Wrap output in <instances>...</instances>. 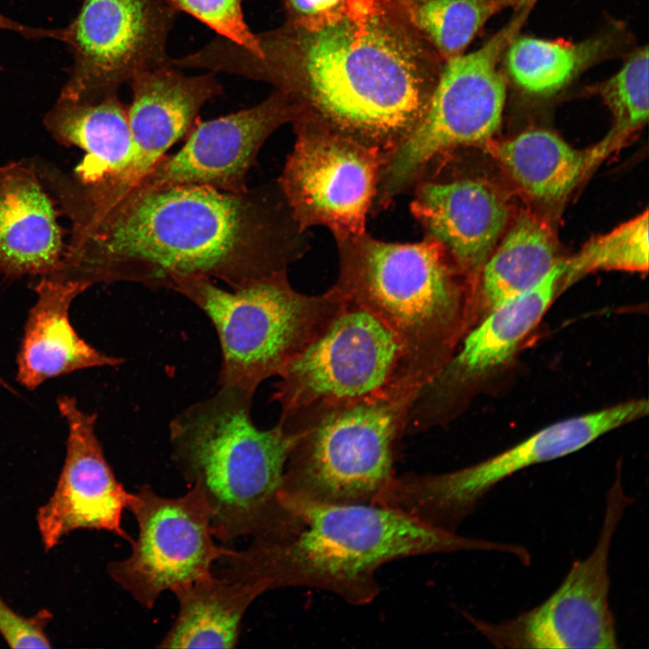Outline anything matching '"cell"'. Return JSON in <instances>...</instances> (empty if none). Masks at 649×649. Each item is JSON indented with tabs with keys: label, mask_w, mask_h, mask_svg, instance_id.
<instances>
[{
	"label": "cell",
	"mask_w": 649,
	"mask_h": 649,
	"mask_svg": "<svg viewBox=\"0 0 649 649\" xmlns=\"http://www.w3.org/2000/svg\"><path fill=\"white\" fill-rule=\"evenodd\" d=\"M558 261L547 227L532 216L519 217L480 270L485 306L490 311L532 288Z\"/></svg>",
	"instance_id": "cell-26"
},
{
	"label": "cell",
	"mask_w": 649,
	"mask_h": 649,
	"mask_svg": "<svg viewBox=\"0 0 649 649\" xmlns=\"http://www.w3.org/2000/svg\"><path fill=\"white\" fill-rule=\"evenodd\" d=\"M171 592L178 611L159 648H234L247 609L265 593L257 583L213 571Z\"/></svg>",
	"instance_id": "cell-23"
},
{
	"label": "cell",
	"mask_w": 649,
	"mask_h": 649,
	"mask_svg": "<svg viewBox=\"0 0 649 649\" xmlns=\"http://www.w3.org/2000/svg\"><path fill=\"white\" fill-rule=\"evenodd\" d=\"M177 12H184L224 37L249 50L259 53L253 33L242 11L243 0H165Z\"/></svg>",
	"instance_id": "cell-30"
},
{
	"label": "cell",
	"mask_w": 649,
	"mask_h": 649,
	"mask_svg": "<svg viewBox=\"0 0 649 649\" xmlns=\"http://www.w3.org/2000/svg\"><path fill=\"white\" fill-rule=\"evenodd\" d=\"M126 509L137 522V538L129 555L110 562L107 571L145 608L151 609L164 591L211 573L230 551L216 544L207 503L195 487L169 498L143 484L129 492Z\"/></svg>",
	"instance_id": "cell-13"
},
{
	"label": "cell",
	"mask_w": 649,
	"mask_h": 649,
	"mask_svg": "<svg viewBox=\"0 0 649 649\" xmlns=\"http://www.w3.org/2000/svg\"><path fill=\"white\" fill-rule=\"evenodd\" d=\"M230 289L202 276L178 278L172 286L215 329L222 354L219 386L251 393L279 376L343 301L334 286L318 295L297 291L287 270Z\"/></svg>",
	"instance_id": "cell-7"
},
{
	"label": "cell",
	"mask_w": 649,
	"mask_h": 649,
	"mask_svg": "<svg viewBox=\"0 0 649 649\" xmlns=\"http://www.w3.org/2000/svg\"><path fill=\"white\" fill-rule=\"evenodd\" d=\"M60 211L31 159L0 166V273L50 276L63 267Z\"/></svg>",
	"instance_id": "cell-20"
},
{
	"label": "cell",
	"mask_w": 649,
	"mask_h": 649,
	"mask_svg": "<svg viewBox=\"0 0 649 649\" xmlns=\"http://www.w3.org/2000/svg\"><path fill=\"white\" fill-rule=\"evenodd\" d=\"M648 211L614 230L590 240L564 260L561 288L597 270L646 272L648 270Z\"/></svg>",
	"instance_id": "cell-29"
},
{
	"label": "cell",
	"mask_w": 649,
	"mask_h": 649,
	"mask_svg": "<svg viewBox=\"0 0 649 649\" xmlns=\"http://www.w3.org/2000/svg\"><path fill=\"white\" fill-rule=\"evenodd\" d=\"M47 187L71 224L56 275L87 288L172 289L187 276L236 288L287 270L306 245L277 183L240 193L190 185L114 192L59 169Z\"/></svg>",
	"instance_id": "cell-1"
},
{
	"label": "cell",
	"mask_w": 649,
	"mask_h": 649,
	"mask_svg": "<svg viewBox=\"0 0 649 649\" xmlns=\"http://www.w3.org/2000/svg\"><path fill=\"white\" fill-rule=\"evenodd\" d=\"M617 36L612 32L579 42L517 37L507 46V70L523 92L549 96L614 51L618 44Z\"/></svg>",
	"instance_id": "cell-25"
},
{
	"label": "cell",
	"mask_w": 649,
	"mask_h": 649,
	"mask_svg": "<svg viewBox=\"0 0 649 649\" xmlns=\"http://www.w3.org/2000/svg\"><path fill=\"white\" fill-rule=\"evenodd\" d=\"M277 184L299 228L324 226L335 239L365 233L385 156L305 119Z\"/></svg>",
	"instance_id": "cell-12"
},
{
	"label": "cell",
	"mask_w": 649,
	"mask_h": 649,
	"mask_svg": "<svg viewBox=\"0 0 649 649\" xmlns=\"http://www.w3.org/2000/svg\"><path fill=\"white\" fill-rule=\"evenodd\" d=\"M646 399H632L558 421L512 447L467 467L441 473L395 476L378 503L425 524L457 532L501 480L532 465L577 452L603 434L648 414Z\"/></svg>",
	"instance_id": "cell-10"
},
{
	"label": "cell",
	"mask_w": 649,
	"mask_h": 649,
	"mask_svg": "<svg viewBox=\"0 0 649 649\" xmlns=\"http://www.w3.org/2000/svg\"><path fill=\"white\" fill-rule=\"evenodd\" d=\"M0 29L17 32L29 39H56V29L34 28L21 24L0 13Z\"/></svg>",
	"instance_id": "cell-33"
},
{
	"label": "cell",
	"mask_w": 649,
	"mask_h": 649,
	"mask_svg": "<svg viewBox=\"0 0 649 649\" xmlns=\"http://www.w3.org/2000/svg\"><path fill=\"white\" fill-rule=\"evenodd\" d=\"M259 53L220 36L201 69L272 84L312 121L386 157L424 115L444 60L402 0H343L321 15L256 34Z\"/></svg>",
	"instance_id": "cell-2"
},
{
	"label": "cell",
	"mask_w": 649,
	"mask_h": 649,
	"mask_svg": "<svg viewBox=\"0 0 649 649\" xmlns=\"http://www.w3.org/2000/svg\"><path fill=\"white\" fill-rule=\"evenodd\" d=\"M17 354V381L33 390L48 379L95 367H116L123 359L100 352L81 338L69 320L73 300L87 288L56 275L42 276L33 287Z\"/></svg>",
	"instance_id": "cell-21"
},
{
	"label": "cell",
	"mask_w": 649,
	"mask_h": 649,
	"mask_svg": "<svg viewBox=\"0 0 649 649\" xmlns=\"http://www.w3.org/2000/svg\"><path fill=\"white\" fill-rule=\"evenodd\" d=\"M410 210L465 273L480 271L507 220L506 203L477 179L420 180Z\"/></svg>",
	"instance_id": "cell-19"
},
{
	"label": "cell",
	"mask_w": 649,
	"mask_h": 649,
	"mask_svg": "<svg viewBox=\"0 0 649 649\" xmlns=\"http://www.w3.org/2000/svg\"><path fill=\"white\" fill-rule=\"evenodd\" d=\"M631 503L617 475L607 493L594 549L572 564L560 587L542 604L498 623L466 617L498 648H618L608 602V558L615 532Z\"/></svg>",
	"instance_id": "cell-11"
},
{
	"label": "cell",
	"mask_w": 649,
	"mask_h": 649,
	"mask_svg": "<svg viewBox=\"0 0 649 649\" xmlns=\"http://www.w3.org/2000/svg\"><path fill=\"white\" fill-rule=\"evenodd\" d=\"M563 272L564 260H559L535 286L493 308L479 324L462 334L461 345L413 401L407 431L420 433L447 421L467 388L514 354L545 314Z\"/></svg>",
	"instance_id": "cell-15"
},
{
	"label": "cell",
	"mask_w": 649,
	"mask_h": 649,
	"mask_svg": "<svg viewBox=\"0 0 649 649\" xmlns=\"http://www.w3.org/2000/svg\"><path fill=\"white\" fill-rule=\"evenodd\" d=\"M0 386L4 388L14 392L13 388L0 376Z\"/></svg>",
	"instance_id": "cell-34"
},
{
	"label": "cell",
	"mask_w": 649,
	"mask_h": 649,
	"mask_svg": "<svg viewBox=\"0 0 649 649\" xmlns=\"http://www.w3.org/2000/svg\"><path fill=\"white\" fill-rule=\"evenodd\" d=\"M300 110L276 90L260 104L208 121H197L185 144L165 155L135 186H202L220 191L247 190V175L266 140Z\"/></svg>",
	"instance_id": "cell-16"
},
{
	"label": "cell",
	"mask_w": 649,
	"mask_h": 649,
	"mask_svg": "<svg viewBox=\"0 0 649 649\" xmlns=\"http://www.w3.org/2000/svg\"><path fill=\"white\" fill-rule=\"evenodd\" d=\"M493 151L516 184L543 203L566 197L592 166L590 151L576 150L544 129L523 132Z\"/></svg>",
	"instance_id": "cell-24"
},
{
	"label": "cell",
	"mask_w": 649,
	"mask_h": 649,
	"mask_svg": "<svg viewBox=\"0 0 649 649\" xmlns=\"http://www.w3.org/2000/svg\"><path fill=\"white\" fill-rule=\"evenodd\" d=\"M519 23H510L476 50L444 60L424 115L385 159L375 202L388 204L440 156L498 132L507 96L498 64Z\"/></svg>",
	"instance_id": "cell-9"
},
{
	"label": "cell",
	"mask_w": 649,
	"mask_h": 649,
	"mask_svg": "<svg viewBox=\"0 0 649 649\" xmlns=\"http://www.w3.org/2000/svg\"><path fill=\"white\" fill-rule=\"evenodd\" d=\"M299 527L279 538L251 539L230 549L222 573L257 583L264 592L286 587L324 590L355 605L380 591L376 573L395 560L461 551L503 552L504 543L462 536L375 504L285 501Z\"/></svg>",
	"instance_id": "cell-3"
},
{
	"label": "cell",
	"mask_w": 649,
	"mask_h": 649,
	"mask_svg": "<svg viewBox=\"0 0 649 649\" xmlns=\"http://www.w3.org/2000/svg\"><path fill=\"white\" fill-rule=\"evenodd\" d=\"M278 377L271 395L279 407L278 424L294 434L335 409L418 393L425 385L398 335L344 297Z\"/></svg>",
	"instance_id": "cell-6"
},
{
	"label": "cell",
	"mask_w": 649,
	"mask_h": 649,
	"mask_svg": "<svg viewBox=\"0 0 649 649\" xmlns=\"http://www.w3.org/2000/svg\"><path fill=\"white\" fill-rule=\"evenodd\" d=\"M43 124L59 144L86 152L74 173L78 178L116 186L123 182L135 148L127 106L117 95L96 102L59 96Z\"/></svg>",
	"instance_id": "cell-22"
},
{
	"label": "cell",
	"mask_w": 649,
	"mask_h": 649,
	"mask_svg": "<svg viewBox=\"0 0 649 649\" xmlns=\"http://www.w3.org/2000/svg\"><path fill=\"white\" fill-rule=\"evenodd\" d=\"M343 0H284L288 21L306 19L325 14Z\"/></svg>",
	"instance_id": "cell-32"
},
{
	"label": "cell",
	"mask_w": 649,
	"mask_h": 649,
	"mask_svg": "<svg viewBox=\"0 0 649 649\" xmlns=\"http://www.w3.org/2000/svg\"><path fill=\"white\" fill-rule=\"evenodd\" d=\"M128 84L133 92L127 111L135 156L118 190L137 185L173 144L187 136L205 104L223 92L213 73L186 76L169 64L142 72Z\"/></svg>",
	"instance_id": "cell-18"
},
{
	"label": "cell",
	"mask_w": 649,
	"mask_h": 649,
	"mask_svg": "<svg viewBox=\"0 0 649 649\" xmlns=\"http://www.w3.org/2000/svg\"><path fill=\"white\" fill-rule=\"evenodd\" d=\"M178 12L165 0H83L60 41L73 56L59 96L96 102L136 75L169 65L167 41Z\"/></svg>",
	"instance_id": "cell-14"
},
{
	"label": "cell",
	"mask_w": 649,
	"mask_h": 649,
	"mask_svg": "<svg viewBox=\"0 0 649 649\" xmlns=\"http://www.w3.org/2000/svg\"><path fill=\"white\" fill-rule=\"evenodd\" d=\"M50 618L45 609L29 617L21 616L0 597V635L12 648H50L45 629Z\"/></svg>",
	"instance_id": "cell-31"
},
{
	"label": "cell",
	"mask_w": 649,
	"mask_h": 649,
	"mask_svg": "<svg viewBox=\"0 0 649 649\" xmlns=\"http://www.w3.org/2000/svg\"><path fill=\"white\" fill-rule=\"evenodd\" d=\"M648 48L633 51L620 69L593 87L609 109L613 127L606 138L590 151L593 165L646 123L649 111Z\"/></svg>",
	"instance_id": "cell-28"
},
{
	"label": "cell",
	"mask_w": 649,
	"mask_h": 649,
	"mask_svg": "<svg viewBox=\"0 0 649 649\" xmlns=\"http://www.w3.org/2000/svg\"><path fill=\"white\" fill-rule=\"evenodd\" d=\"M68 425L66 455L49 500L37 513V525L46 550L55 547L69 533L105 531L128 542L133 538L122 526L129 492L116 480L96 433V413H87L74 397L57 399Z\"/></svg>",
	"instance_id": "cell-17"
},
{
	"label": "cell",
	"mask_w": 649,
	"mask_h": 649,
	"mask_svg": "<svg viewBox=\"0 0 649 649\" xmlns=\"http://www.w3.org/2000/svg\"><path fill=\"white\" fill-rule=\"evenodd\" d=\"M515 0H402L415 26L444 59L464 52L485 23Z\"/></svg>",
	"instance_id": "cell-27"
},
{
	"label": "cell",
	"mask_w": 649,
	"mask_h": 649,
	"mask_svg": "<svg viewBox=\"0 0 649 649\" xmlns=\"http://www.w3.org/2000/svg\"><path fill=\"white\" fill-rule=\"evenodd\" d=\"M416 395L335 409L297 433L284 468L281 502L375 503L395 477L396 447Z\"/></svg>",
	"instance_id": "cell-8"
},
{
	"label": "cell",
	"mask_w": 649,
	"mask_h": 649,
	"mask_svg": "<svg viewBox=\"0 0 649 649\" xmlns=\"http://www.w3.org/2000/svg\"><path fill=\"white\" fill-rule=\"evenodd\" d=\"M254 393L228 386L179 412L169 425L171 457L203 494L215 539H275L300 525L280 500L288 456L297 434L279 424L259 428Z\"/></svg>",
	"instance_id": "cell-4"
},
{
	"label": "cell",
	"mask_w": 649,
	"mask_h": 649,
	"mask_svg": "<svg viewBox=\"0 0 649 649\" xmlns=\"http://www.w3.org/2000/svg\"><path fill=\"white\" fill-rule=\"evenodd\" d=\"M336 241L334 286L398 335L425 385L448 360L470 319L468 297L447 252L427 236L401 243L363 233Z\"/></svg>",
	"instance_id": "cell-5"
}]
</instances>
